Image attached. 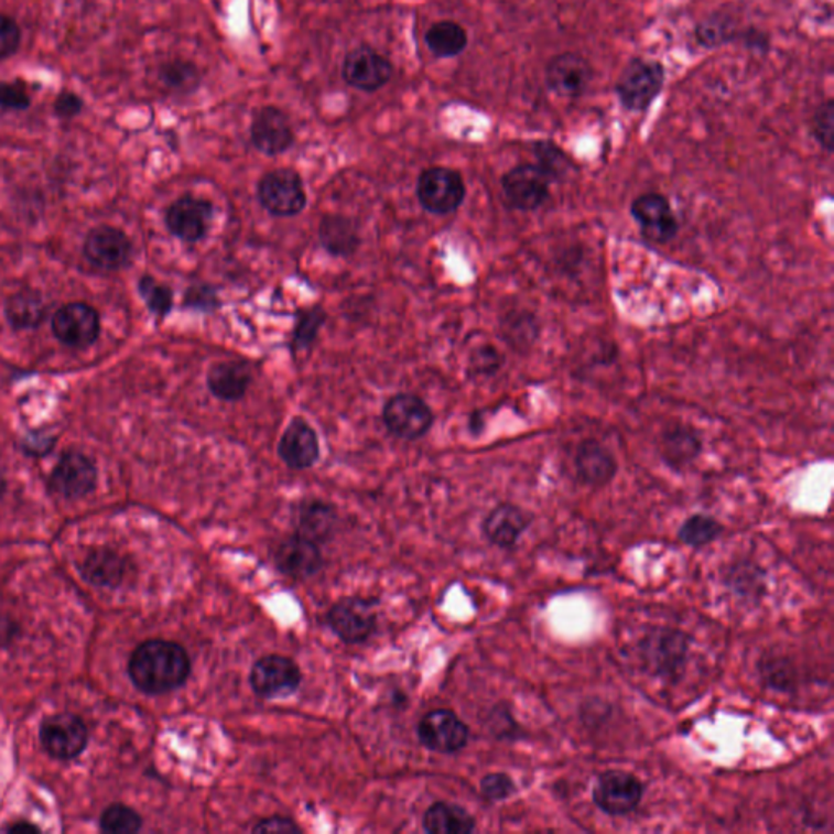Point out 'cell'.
Masks as SVG:
<instances>
[{
	"label": "cell",
	"instance_id": "f35d334b",
	"mask_svg": "<svg viewBox=\"0 0 834 834\" xmlns=\"http://www.w3.org/2000/svg\"><path fill=\"white\" fill-rule=\"evenodd\" d=\"M160 80L172 90L178 91L194 90L199 85V76L193 64L182 63V61L165 64L160 69Z\"/></svg>",
	"mask_w": 834,
	"mask_h": 834
},
{
	"label": "cell",
	"instance_id": "4dcf8cb0",
	"mask_svg": "<svg viewBox=\"0 0 834 834\" xmlns=\"http://www.w3.org/2000/svg\"><path fill=\"white\" fill-rule=\"evenodd\" d=\"M7 319L17 329H32L43 323L46 306L36 294H19L6 306Z\"/></svg>",
	"mask_w": 834,
	"mask_h": 834
},
{
	"label": "cell",
	"instance_id": "ffe728a7",
	"mask_svg": "<svg viewBox=\"0 0 834 834\" xmlns=\"http://www.w3.org/2000/svg\"><path fill=\"white\" fill-rule=\"evenodd\" d=\"M278 454L289 468H312L319 459V442L315 429L305 419H292L282 432Z\"/></svg>",
	"mask_w": 834,
	"mask_h": 834
},
{
	"label": "cell",
	"instance_id": "603a6c76",
	"mask_svg": "<svg viewBox=\"0 0 834 834\" xmlns=\"http://www.w3.org/2000/svg\"><path fill=\"white\" fill-rule=\"evenodd\" d=\"M97 468L87 456L71 452L61 458L51 475V488L67 499L87 496L95 488Z\"/></svg>",
	"mask_w": 834,
	"mask_h": 834
},
{
	"label": "cell",
	"instance_id": "8fae6325",
	"mask_svg": "<svg viewBox=\"0 0 834 834\" xmlns=\"http://www.w3.org/2000/svg\"><path fill=\"white\" fill-rule=\"evenodd\" d=\"M631 216L641 228L642 237L652 243H670L679 235V219L663 194L646 193L636 197L631 204Z\"/></svg>",
	"mask_w": 834,
	"mask_h": 834
},
{
	"label": "cell",
	"instance_id": "7bdbcfd3",
	"mask_svg": "<svg viewBox=\"0 0 834 834\" xmlns=\"http://www.w3.org/2000/svg\"><path fill=\"white\" fill-rule=\"evenodd\" d=\"M183 304L197 312L213 313L220 308V299L213 285L194 284L186 289Z\"/></svg>",
	"mask_w": 834,
	"mask_h": 834
},
{
	"label": "cell",
	"instance_id": "bcb514c9",
	"mask_svg": "<svg viewBox=\"0 0 834 834\" xmlns=\"http://www.w3.org/2000/svg\"><path fill=\"white\" fill-rule=\"evenodd\" d=\"M732 587L740 594L741 587L747 585L744 591V597L751 595V597H758L757 591H762L765 584H762V572L758 571V567L738 566L737 570L732 571Z\"/></svg>",
	"mask_w": 834,
	"mask_h": 834
},
{
	"label": "cell",
	"instance_id": "60d3db41",
	"mask_svg": "<svg viewBox=\"0 0 834 834\" xmlns=\"http://www.w3.org/2000/svg\"><path fill=\"white\" fill-rule=\"evenodd\" d=\"M813 138L826 152H833L834 149V104L833 100L820 105L819 110L813 115L812 121Z\"/></svg>",
	"mask_w": 834,
	"mask_h": 834
},
{
	"label": "cell",
	"instance_id": "30bf717a",
	"mask_svg": "<svg viewBox=\"0 0 834 834\" xmlns=\"http://www.w3.org/2000/svg\"><path fill=\"white\" fill-rule=\"evenodd\" d=\"M301 683V669L289 657L271 653V656L261 657L251 667V690L266 700L291 696L299 690Z\"/></svg>",
	"mask_w": 834,
	"mask_h": 834
},
{
	"label": "cell",
	"instance_id": "f6af8a7d",
	"mask_svg": "<svg viewBox=\"0 0 834 834\" xmlns=\"http://www.w3.org/2000/svg\"><path fill=\"white\" fill-rule=\"evenodd\" d=\"M22 44V30L12 17L0 13V61L9 59Z\"/></svg>",
	"mask_w": 834,
	"mask_h": 834
},
{
	"label": "cell",
	"instance_id": "836d02e7",
	"mask_svg": "<svg viewBox=\"0 0 834 834\" xmlns=\"http://www.w3.org/2000/svg\"><path fill=\"white\" fill-rule=\"evenodd\" d=\"M326 312L322 306L315 305L312 308L302 310L297 315V325L292 335V349L295 353L308 349L315 339L318 338L319 329L325 325Z\"/></svg>",
	"mask_w": 834,
	"mask_h": 834
},
{
	"label": "cell",
	"instance_id": "d590c367",
	"mask_svg": "<svg viewBox=\"0 0 834 834\" xmlns=\"http://www.w3.org/2000/svg\"><path fill=\"white\" fill-rule=\"evenodd\" d=\"M142 826V819L138 812L126 805H111L101 815V828L111 834L138 833Z\"/></svg>",
	"mask_w": 834,
	"mask_h": 834
},
{
	"label": "cell",
	"instance_id": "1f68e13d",
	"mask_svg": "<svg viewBox=\"0 0 834 834\" xmlns=\"http://www.w3.org/2000/svg\"><path fill=\"white\" fill-rule=\"evenodd\" d=\"M724 533V526L719 520L704 513L687 517L679 529V540L686 546L700 548L714 543Z\"/></svg>",
	"mask_w": 834,
	"mask_h": 834
},
{
	"label": "cell",
	"instance_id": "7a4b0ae2",
	"mask_svg": "<svg viewBox=\"0 0 834 834\" xmlns=\"http://www.w3.org/2000/svg\"><path fill=\"white\" fill-rule=\"evenodd\" d=\"M691 641L680 629L652 628L639 642V659L647 673L679 682L686 670Z\"/></svg>",
	"mask_w": 834,
	"mask_h": 834
},
{
	"label": "cell",
	"instance_id": "277c9868",
	"mask_svg": "<svg viewBox=\"0 0 834 834\" xmlns=\"http://www.w3.org/2000/svg\"><path fill=\"white\" fill-rule=\"evenodd\" d=\"M257 196L261 207L275 217L299 216L306 207L304 182L291 169L266 173L258 183Z\"/></svg>",
	"mask_w": 834,
	"mask_h": 834
},
{
	"label": "cell",
	"instance_id": "e0dca14e",
	"mask_svg": "<svg viewBox=\"0 0 834 834\" xmlns=\"http://www.w3.org/2000/svg\"><path fill=\"white\" fill-rule=\"evenodd\" d=\"M393 74L390 61L373 51L360 46L347 54L343 64V78L350 87L376 91L390 80Z\"/></svg>",
	"mask_w": 834,
	"mask_h": 834
},
{
	"label": "cell",
	"instance_id": "484cf974",
	"mask_svg": "<svg viewBox=\"0 0 834 834\" xmlns=\"http://www.w3.org/2000/svg\"><path fill=\"white\" fill-rule=\"evenodd\" d=\"M319 243L333 257H350L360 245L359 227L353 219L339 214H329L319 223Z\"/></svg>",
	"mask_w": 834,
	"mask_h": 834
},
{
	"label": "cell",
	"instance_id": "5bb4252c",
	"mask_svg": "<svg viewBox=\"0 0 834 834\" xmlns=\"http://www.w3.org/2000/svg\"><path fill=\"white\" fill-rule=\"evenodd\" d=\"M594 80L592 64L577 53H563L546 64V85L563 98H577Z\"/></svg>",
	"mask_w": 834,
	"mask_h": 834
},
{
	"label": "cell",
	"instance_id": "f907efd6",
	"mask_svg": "<svg viewBox=\"0 0 834 834\" xmlns=\"http://www.w3.org/2000/svg\"><path fill=\"white\" fill-rule=\"evenodd\" d=\"M20 830H23V832H29V830H33V832H36L35 826H32V825L10 826L9 832H20Z\"/></svg>",
	"mask_w": 834,
	"mask_h": 834
},
{
	"label": "cell",
	"instance_id": "5b68a950",
	"mask_svg": "<svg viewBox=\"0 0 834 834\" xmlns=\"http://www.w3.org/2000/svg\"><path fill=\"white\" fill-rule=\"evenodd\" d=\"M381 421L394 437L419 441L431 431L435 416L432 408L422 398L411 393H398L388 398L383 404Z\"/></svg>",
	"mask_w": 834,
	"mask_h": 834
},
{
	"label": "cell",
	"instance_id": "7402d4cb",
	"mask_svg": "<svg viewBox=\"0 0 834 834\" xmlns=\"http://www.w3.org/2000/svg\"><path fill=\"white\" fill-rule=\"evenodd\" d=\"M533 516L513 503H499L483 520V534L500 550H513L529 530Z\"/></svg>",
	"mask_w": 834,
	"mask_h": 834
},
{
	"label": "cell",
	"instance_id": "d6a6232c",
	"mask_svg": "<svg viewBox=\"0 0 834 834\" xmlns=\"http://www.w3.org/2000/svg\"><path fill=\"white\" fill-rule=\"evenodd\" d=\"M84 572L94 584L113 587L124 577V563L118 554L111 553V551H95L88 556Z\"/></svg>",
	"mask_w": 834,
	"mask_h": 834
},
{
	"label": "cell",
	"instance_id": "7c38bea8",
	"mask_svg": "<svg viewBox=\"0 0 834 834\" xmlns=\"http://www.w3.org/2000/svg\"><path fill=\"white\" fill-rule=\"evenodd\" d=\"M421 744L441 755H454L466 747L469 727L451 710H434L418 725Z\"/></svg>",
	"mask_w": 834,
	"mask_h": 834
},
{
	"label": "cell",
	"instance_id": "f1b7e54d",
	"mask_svg": "<svg viewBox=\"0 0 834 834\" xmlns=\"http://www.w3.org/2000/svg\"><path fill=\"white\" fill-rule=\"evenodd\" d=\"M422 826L429 834H469L476 830V820L463 806L437 802L424 813Z\"/></svg>",
	"mask_w": 834,
	"mask_h": 834
},
{
	"label": "cell",
	"instance_id": "ee69618b",
	"mask_svg": "<svg viewBox=\"0 0 834 834\" xmlns=\"http://www.w3.org/2000/svg\"><path fill=\"white\" fill-rule=\"evenodd\" d=\"M32 105L29 91L20 82H0V108L7 111H25Z\"/></svg>",
	"mask_w": 834,
	"mask_h": 834
},
{
	"label": "cell",
	"instance_id": "52a82bcc",
	"mask_svg": "<svg viewBox=\"0 0 834 834\" xmlns=\"http://www.w3.org/2000/svg\"><path fill=\"white\" fill-rule=\"evenodd\" d=\"M465 197V182L455 170L432 166L419 176L418 199L427 213L447 216L462 207Z\"/></svg>",
	"mask_w": 834,
	"mask_h": 834
},
{
	"label": "cell",
	"instance_id": "ab89813d",
	"mask_svg": "<svg viewBox=\"0 0 834 834\" xmlns=\"http://www.w3.org/2000/svg\"><path fill=\"white\" fill-rule=\"evenodd\" d=\"M534 149H537L534 152L538 155L537 165H540L553 182L566 175L567 169L571 166L570 159L564 155L561 149L553 145V142H538Z\"/></svg>",
	"mask_w": 834,
	"mask_h": 834
},
{
	"label": "cell",
	"instance_id": "cb8c5ba5",
	"mask_svg": "<svg viewBox=\"0 0 834 834\" xmlns=\"http://www.w3.org/2000/svg\"><path fill=\"white\" fill-rule=\"evenodd\" d=\"M574 465L582 485L592 486V488H604L615 479L618 473L615 455L597 441H585L578 445Z\"/></svg>",
	"mask_w": 834,
	"mask_h": 834
},
{
	"label": "cell",
	"instance_id": "f546056e",
	"mask_svg": "<svg viewBox=\"0 0 834 834\" xmlns=\"http://www.w3.org/2000/svg\"><path fill=\"white\" fill-rule=\"evenodd\" d=\"M425 43L435 56L454 57L465 50L466 44H468V35H466L462 25L447 20V22H438L432 25V29L425 33Z\"/></svg>",
	"mask_w": 834,
	"mask_h": 834
},
{
	"label": "cell",
	"instance_id": "8992f818",
	"mask_svg": "<svg viewBox=\"0 0 834 834\" xmlns=\"http://www.w3.org/2000/svg\"><path fill=\"white\" fill-rule=\"evenodd\" d=\"M645 784L638 776L611 769L598 776L592 799L607 815L625 816L638 810L645 799Z\"/></svg>",
	"mask_w": 834,
	"mask_h": 834
},
{
	"label": "cell",
	"instance_id": "74e56055",
	"mask_svg": "<svg viewBox=\"0 0 834 834\" xmlns=\"http://www.w3.org/2000/svg\"><path fill=\"white\" fill-rule=\"evenodd\" d=\"M489 732L499 740H519L522 738L523 728L516 721L512 707L507 703L497 704L488 716Z\"/></svg>",
	"mask_w": 834,
	"mask_h": 834
},
{
	"label": "cell",
	"instance_id": "8d00e7d4",
	"mask_svg": "<svg viewBox=\"0 0 834 834\" xmlns=\"http://www.w3.org/2000/svg\"><path fill=\"white\" fill-rule=\"evenodd\" d=\"M139 292L148 304L149 310L163 318L173 308V292L166 285L159 284L151 275H145L139 282Z\"/></svg>",
	"mask_w": 834,
	"mask_h": 834
},
{
	"label": "cell",
	"instance_id": "816d5d0a",
	"mask_svg": "<svg viewBox=\"0 0 834 834\" xmlns=\"http://www.w3.org/2000/svg\"><path fill=\"white\" fill-rule=\"evenodd\" d=\"M3 489H6V481H3L2 475H0V496H2Z\"/></svg>",
	"mask_w": 834,
	"mask_h": 834
},
{
	"label": "cell",
	"instance_id": "ba28073f",
	"mask_svg": "<svg viewBox=\"0 0 834 834\" xmlns=\"http://www.w3.org/2000/svg\"><path fill=\"white\" fill-rule=\"evenodd\" d=\"M553 180L537 163H522L502 176V193L512 209L531 213L540 209L548 197Z\"/></svg>",
	"mask_w": 834,
	"mask_h": 834
},
{
	"label": "cell",
	"instance_id": "681fc988",
	"mask_svg": "<svg viewBox=\"0 0 834 834\" xmlns=\"http://www.w3.org/2000/svg\"><path fill=\"white\" fill-rule=\"evenodd\" d=\"M472 364L476 373H494L499 369L500 356L492 347H485L473 356Z\"/></svg>",
	"mask_w": 834,
	"mask_h": 834
},
{
	"label": "cell",
	"instance_id": "d4e9b609",
	"mask_svg": "<svg viewBox=\"0 0 834 834\" xmlns=\"http://www.w3.org/2000/svg\"><path fill=\"white\" fill-rule=\"evenodd\" d=\"M253 381L251 367L245 360H223L210 366L206 383L210 394L226 403L243 400Z\"/></svg>",
	"mask_w": 834,
	"mask_h": 834
},
{
	"label": "cell",
	"instance_id": "d6986e66",
	"mask_svg": "<svg viewBox=\"0 0 834 834\" xmlns=\"http://www.w3.org/2000/svg\"><path fill=\"white\" fill-rule=\"evenodd\" d=\"M274 563L288 577L305 581L322 570L323 556L315 541L302 534H292L275 548Z\"/></svg>",
	"mask_w": 834,
	"mask_h": 834
},
{
	"label": "cell",
	"instance_id": "9c48e42d",
	"mask_svg": "<svg viewBox=\"0 0 834 834\" xmlns=\"http://www.w3.org/2000/svg\"><path fill=\"white\" fill-rule=\"evenodd\" d=\"M332 631L346 645L366 642L377 629L376 602L366 598H343L326 615Z\"/></svg>",
	"mask_w": 834,
	"mask_h": 834
},
{
	"label": "cell",
	"instance_id": "83f0119b",
	"mask_svg": "<svg viewBox=\"0 0 834 834\" xmlns=\"http://www.w3.org/2000/svg\"><path fill=\"white\" fill-rule=\"evenodd\" d=\"M338 526L336 509L323 500H305L297 510V534L315 541H328Z\"/></svg>",
	"mask_w": 834,
	"mask_h": 834
},
{
	"label": "cell",
	"instance_id": "c3c4849f",
	"mask_svg": "<svg viewBox=\"0 0 834 834\" xmlns=\"http://www.w3.org/2000/svg\"><path fill=\"white\" fill-rule=\"evenodd\" d=\"M253 833L297 834L302 833V828L294 822V820L285 819V816H269V819L261 820V822H258L257 825L253 826Z\"/></svg>",
	"mask_w": 834,
	"mask_h": 834
},
{
	"label": "cell",
	"instance_id": "e575fe53",
	"mask_svg": "<svg viewBox=\"0 0 834 834\" xmlns=\"http://www.w3.org/2000/svg\"><path fill=\"white\" fill-rule=\"evenodd\" d=\"M759 673H761L762 682L772 690H794L797 676L794 665L786 657H766L759 662Z\"/></svg>",
	"mask_w": 834,
	"mask_h": 834
},
{
	"label": "cell",
	"instance_id": "9a60e30c",
	"mask_svg": "<svg viewBox=\"0 0 834 834\" xmlns=\"http://www.w3.org/2000/svg\"><path fill=\"white\" fill-rule=\"evenodd\" d=\"M87 727L73 714H57L44 721L41 727V744L54 758L78 757L87 747Z\"/></svg>",
	"mask_w": 834,
	"mask_h": 834
},
{
	"label": "cell",
	"instance_id": "4fadbf2b",
	"mask_svg": "<svg viewBox=\"0 0 834 834\" xmlns=\"http://www.w3.org/2000/svg\"><path fill=\"white\" fill-rule=\"evenodd\" d=\"M214 204L194 196L176 199L166 210L165 224L170 234L185 243H197L206 237L214 219Z\"/></svg>",
	"mask_w": 834,
	"mask_h": 834
},
{
	"label": "cell",
	"instance_id": "2e32d148",
	"mask_svg": "<svg viewBox=\"0 0 834 834\" xmlns=\"http://www.w3.org/2000/svg\"><path fill=\"white\" fill-rule=\"evenodd\" d=\"M53 332L66 346L88 347L100 335V316L90 305L69 304L57 310Z\"/></svg>",
	"mask_w": 834,
	"mask_h": 834
},
{
	"label": "cell",
	"instance_id": "b9f144b4",
	"mask_svg": "<svg viewBox=\"0 0 834 834\" xmlns=\"http://www.w3.org/2000/svg\"><path fill=\"white\" fill-rule=\"evenodd\" d=\"M481 794L489 802H502L517 792V784L506 772H489L481 779Z\"/></svg>",
	"mask_w": 834,
	"mask_h": 834
},
{
	"label": "cell",
	"instance_id": "6da1fadb",
	"mask_svg": "<svg viewBox=\"0 0 834 834\" xmlns=\"http://www.w3.org/2000/svg\"><path fill=\"white\" fill-rule=\"evenodd\" d=\"M129 675L136 686L148 694L178 690L191 675L188 652L176 642L162 639L144 642L129 660Z\"/></svg>",
	"mask_w": 834,
	"mask_h": 834
},
{
	"label": "cell",
	"instance_id": "7dc6e473",
	"mask_svg": "<svg viewBox=\"0 0 834 834\" xmlns=\"http://www.w3.org/2000/svg\"><path fill=\"white\" fill-rule=\"evenodd\" d=\"M54 113L63 119H73L84 110V100L71 90H64L54 100Z\"/></svg>",
	"mask_w": 834,
	"mask_h": 834
},
{
	"label": "cell",
	"instance_id": "ac0fdd59",
	"mask_svg": "<svg viewBox=\"0 0 834 834\" xmlns=\"http://www.w3.org/2000/svg\"><path fill=\"white\" fill-rule=\"evenodd\" d=\"M84 253L97 268L118 271L131 261L132 245L124 231L113 227H98L85 238Z\"/></svg>",
	"mask_w": 834,
	"mask_h": 834
},
{
	"label": "cell",
	"instance_id": "3957f363",
	"mask_svg": "<svg viewBox=\"0 0 834 834\" xmlns=\"http://www.w3.org/2000/svg\"><path fill=\"white\" fill-rule=\"evenodd\" d=\"M665 85V69L659 61L632 59L616 82V95L629 111L649 110Z\"/></svg>",
	"mask_w": 834,
	"mask_h": 834
},
{
	"label": "cell",
	"instance_id": "4316f807",
	"mask_svg": "<svg viewBox=\"0 0 834 834\" xmlns=\"http://www.w3.org/2000/svg\"><path fill=\"white\" fill-rule=\"evenodd\" d=\"M701 451H703V441L693 427L676 425L662 435L660 454L663 462L675 472H682L690 466L701 455Z\"/></svg>",
	"mask_w": 834,
	"mask_h": 834
},
{
	"label": "cell",
	"instance_id": "44dd1931",
	"mask_svg": "<svg viewBox=\"0 0 834 834\" xmlns=\"http://www.w3.org/2000/svg\"><path fill=\"white\" fill-rule=\"evenodd\" d=\"M251 142L264 155L284 153L294 144V131L288 116L274 107H264L253 115Z\"/></svg>",
	"mask_w": 834,
	"mask_h": 834
}]
</instances>
